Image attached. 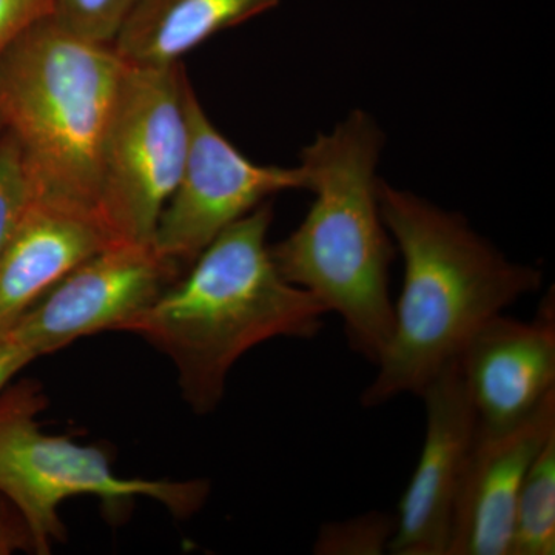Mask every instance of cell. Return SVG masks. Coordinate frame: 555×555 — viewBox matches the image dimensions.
<instances>
[{
  "instance_id": "1",
  "label": "cell",
  "mask_w": 555,
  "mask_h": 555,
  "mask_svg": "<svg viewBox=\"0 0 555 555\" xmlns=\"http://www.w3.org/2000/svg\"><path fill=\"white\" fill-rule=\"evenodd\" d=\"M387 232L404 258V283L377 375L361 403L377 408L423 387L486 321L542 286V273L509 261L459 214L379 181Z\"/></svg>"
},
{
  "instance_id": "2",
  "label": "cell",
  "mask_w": 555,
  "mask_h": 555,
  "mask_svg": "<svg viewBox=\"0 0 555 555\" xmlns=\"http://www.w3.org/2000/svg\"><path fill=\"white\" fill-rule=\"evenodd\" d=\"M270 222L272 207L261 204L219 233L127 331L170 358L198 415L218 408L230 371L248 350L273 338H315L328 313L278 272Z\"/></svg>"
},
{
  "instance_id": "3",
  "label": "cell",
  "mask_w": 555,
  "mask_h": 555,
  "mask_svg": "<svg viewBox=\"0 0 555 555\" xmlns=\"http://www.w3.org/2000/svg\"><path fill=\"white\" fill-rule=\"evenodd\" d=\"M383 137L367 113H350L301 153L309 214L270 247L278 272L345 323L347 341L377 364L393 328L389 269L396 257L378 203Z\"/></svg>"
},
{
  "instance_id": "4",
  "label": "cell",
  "mask_w": 555,
  "mask_h": 555,
  "mask_svg": "<svg viewBox=\"0 0 555 555\" xmlns=\"http://www.w3.org/2000/svg\"><path fill=\"white\" fill-rule=\"evenodd\" d=\"M126 62L46 17L0 60V115L42 198L96 211L105 137Z\"/></svg>"
},
{
  "instance_id": "5",
  "label": "cell",
  "mask_w": 555,
  "mask_h": 555,
  "mask_svg": "<svg viewBox=\"0 0 555 555\" xmlns=\"http://www.w3.org/2000/svg\"><path fill=\"white\" fill-rule=\"evenodd\" d=\"M46 406L36 382L0 393V495L20 513L36 554H50L54 543L67 539L60 506L72 496H100L115 514L145 496L177 518L193 516L206 503V480L122 478L102 449L43 433L36 416Z\"/></svg>"
},
{
  "instance_id": "6",
  "label": "cell",
  "mask_w": 555,
  "mask_h": 555,
  "mask_svg": "<svg viewBox=\"0 0 555 555\" xmlns=\"http://www.w3.org/2000/svg\"><path fill=\"white\" fill-rule=\"evenodd\" d=\"M193 89L181 62H126L102 152L98 215L118 243L153 244L190 141Z\"/></svg>"
},
{
  "instance_id": "7",
  "label": "cell",
  "mask_w": 555,
  "mask_h": 555,
  "mask_svg": "<svg viewBox=\"0 0 555 555\" xmlns=\"http://www.w3.org/2000/svg\"><path fill=\"white\" fill-rule=\"evenodd\" d=\"M189 122L184 169L153 236V247L181 268L269 196L306 190L301 167L258 166L233 147L207 118L195 91L189 98Z\"/></svg>"
},
{
  "instance_id": "8",
  "label": "cell",
  "mask_w": 555,
  "mask_h": 555,
  "mask_svg": "<svg viewBox=\"0 0 555 555\" xmlns=\"http://www.w3.org/2000/svg\"><path fill=\"white\" fill-rule=\"evenodd\" d=\"M182 275L153 244H113L47 291L9 327L36 358L105 331H129Z\"/></svg>"
},
{
  "instance_id": "9",
  "label": "cell",
  "mask_w": 555,
  "mask_h": 555,
  "mask_svg": "<svg viewBox=\"0 0 555 555\" xmlns=\"http://www.w3.org/2000/svg\"><path fill=\"white\" fill-rule=\"evenodd\" d=\"M418 396L425 403V441L398 505L389 554L448 555L460 486L478 434L476 409L459 358Z\"/></svg>"
},
{
  "instance_id": "10",
  "label": "cell",
  "mask_w": 555,
  "mask_h": 555,
  "mask_svg": "<svg viewBox=\"0 0 555 555\" xmlns=\"http://www.w3.org/2000/svg\"><path fill=\"white\" fill-rule=\"evenodd\" d=\"M459 364L481 430L502 433L528 418L555 392L554 292L532 321L505 313L486 321Z\"/></svg>"
},
{
  "instance_id": "11",
  "label": "cell",
  "mask_w": 555,
  "mask_h": 555,
  "mask_svg": "<svg viewBox=\"0 0 555 555\" xmlns=\"http://www.w3.org/2000/svg\"><path fill=\"white\" fill-rule=\"evenodd\" d=\"M555 436V392L502 433L478 427L456 500L448 555H509L526 474Z\"/></svg>"
},
{
  "instance_id": "12",
  "label": "cell",
  "mask_w": 555,
  "mask_h": 555,
  "mask_svg": "<svg viewBox=\"0 0 555 555\" xmlns=\"http://www.w3.org/2000/svg\"><path fill=\"white\" fill-rule=\"evenodd\" d=\"M113 244L96 211L36 195L0 255V331Z\"/></svg>"
},
{
  "instance_id": "13",
  "label": "cell",
  "mask_w": 555,
  "mask_h": 555,
  "mask_svg": "<svg viewBox=\"0 0 555 555\" xmlns=\"http://www.w3.org/2000/svg\"><path fill=\"white\" fill-rule=\"evenodd\" d=\"M281 0H138L113 42L131 65L181 62L219 31L275 9Z\"/></svg>"
},
{
  "instance_id": "14",
  "label": "cell",
  "mask_w": 555,
  "mask_h": 555,
  "mask_svg": "<svg viewBox=\"0 0 555 555\" xmlns=\"http://www.w3.org/2000/svg\"><path fill=\"white\" fill-rule=\"evenodd\" d=\"M555 553V436L526 474L514 513L509 555Z\"/></svg>"
},
{
  "instance_id": "15",
  "label": "cell",
  "mask_w": 555,
  "mask_h": 555,
  "mask_svg": "<svg viewBox=\"0 0 555 555\" xmlns=\"http://www.w3.org/2000/svg\"><path fill=\"white\" fill-rule=\"evenodd\" d=\"M396 514H363L327 524L318 532L313 553L320 555H382L389 553L396 534Z\"/></svg>"
},
{
  "instance_id": "16",
  "label": "cell",
  "mask_w": 555,
  "mask_h": 555,
  "mask_svg": "<svg viewBox=\"0 0 555 555\" xmlns=\"http://www.w3.org/2000/svg\"><path fill=\"white\" fill-rule=\"evenodd\" d=\"M36 195L20 142L9 130H3L0 133V255Z\"/></svg>"
},
{
  "instance_id": "17",
  "label": "cell",
  "mask_w": 555,
  "mask_h": 555,
  "mask_svg": "<svg viewBox=\"0 0 555 555\" xmlns=\"http://www.w3.org/2000/svg\"><path fill=\"white\" fill-rule=\"evenodd\" d=\"M138 0H54V21L91 42L113 46Z\"/></svg>"
},
{
  "instance_id": "18",
  "label": "cell",
  "mask_w": 555,
  "mask_h": 555,
  "mask_svg": "<svg viewBox=\"0 0 555 555\" xmlns=\"http://www.w3.org/2000/svg\"><path fill=\"white\" fill-rule=\"evenodd\" d=\"M54 0H0V60L33 25L53 14Z\"/></svg>"
},
{
  "instance_id": "19",
  "label": "cell",
  "mask_w": 555,
  "mask_h": 555,
  "mask_svg": "<svg viewBox=\"0 0 555 555\" xmlns=\"http://www.w3.org/2000/svg\"><path fill=\"white\" fill-rule=\"evenodd\" d=\"M16 551H33L30 532L14 506L0 500V555Z\"/></svg>"
},
{
  "instance_id": "20",
  "label": "cell",
  "mask_w": 555,
  "mask_h": 555,
  "mask_svg": "<svg viewBox=\"0 0 555 555\" xmlns=\"http://www.w3.org/2000/svg\"><path fill=\"white\" fill-rule=\"evenodd\" d=\"M35 360L36 357L14 337L10 328L0 331V393L14 375Z\"/></svg>"
},
{
  "instance_id": "21",
  "label": "cell",
  "mask_w": 555,
  "mask_h": 555,
  "mask_svg": "<svg viewBox=\"0 0 555 555\" xmlns=\"http://www.w3.org/2000/svg\"><path fill=\"white\" fill-rule=\"evenodd\" d=\"M5 130V122H3L2 115H0V133Z\"/></svg>"
}]
</instances>
